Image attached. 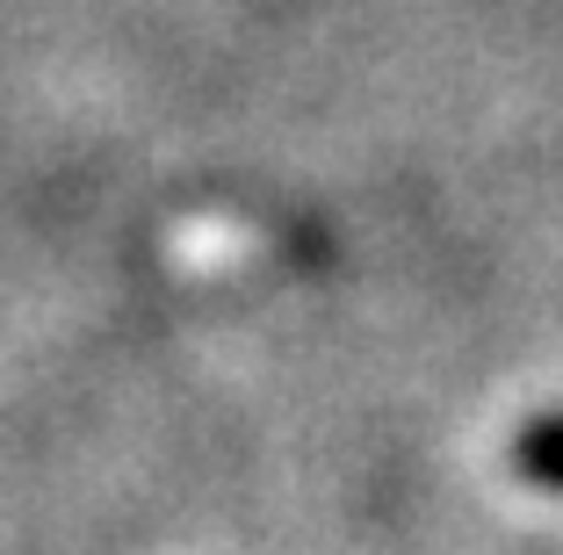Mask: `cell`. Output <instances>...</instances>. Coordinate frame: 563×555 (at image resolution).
<instances>
[{
  "label": "cell",
  "mask_w": 563,
  "mask_h": 555,
  "mask_svg": "<svg viewBox=\"0 0 563 555\" xmlns=\"http://www.w3.org/2000/svg\"><path fill=\"white\" fill-rule=\"evenodd\" d=\"M514 476H528V484H542V490H563V411L528 419L514 433Z\"/></svg>",
  "instance_id": "cell-1"
}]
</instances>
